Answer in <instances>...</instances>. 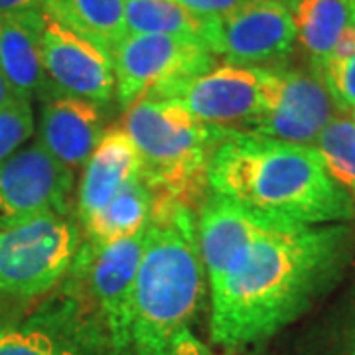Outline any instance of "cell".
Listing matches in <instances>:
<instances>
[{"label":"cell","instance_id":"cell-3","mask_svg":"<svg viewBox=\"0 0 355 355\" xmlns=\"http://www.w3.org/2000/svg\"><path fill=\"white\" fill-rule=\"evenodd\" d=\"M205 279L193 209L154 198L132 292L130 355H168L202 308Z\"/></svg>","mask_w":355,"mask_h":355},{"label":"cell","instance_id":"cell-23","mask_svg":"<svg viewBox=\"0 0 355 355\" xmlns=\"http://www.w3.org/2000/svg\"><path fill=\"white\" fill-rule=\"evenodd\" d=\"M34 111L32 101L16 97L0 109V162L12 156L26 140L34 135Z\"/></svg>","mask_w":355,"mask_h":355},{"label":"cell","instance_id":"cell-28","mask_svg":"<svg viewBox=\"0 0 355 355\" xmlns=\"http://www.w3.org/2000/svg\"><path fill=\"white\" fill-rule=\"evenodd\" d=\"M18 95L14 93V89L10 87V83L4 79V76L0 73V109L6 107L8 103H12Z\"/></svg>","mask_w":355,"mask_h":355},{"label":"cell","instance_id":"cell-18","mask_svg":"<svg viewBox=\"0 0 355 355\" xmlns=\"http://www.w3.org/2000/svg\"><path fill=\"white\" fill-rule=\"evenodd\" d=\"M128 34H166L196 40L214 55L219 51L221 18H202L174 0H125Z\"/></svg>","mask_w":355,"mask_h":355},{"label":"cell","instance_id":"cell-13","mask_svg":"<svg viewBox=\"0 0 355 355\" xmlns=\"http://www.w3.org/2000/svg\"><path fill=\"white\" fill-rule=\"evenodd\" d=\"M280 221L257 216L229 198L207 191L198 216V245L207 282L217 280L247 245L268 233Z\"/></svg>","mask_w":355,"mask_h":355},{"label":"cell","instance_id":"cell-14","mask_svg":"<svg viewBox=\"0 0 355 355\" xmlns=\"http://www.w3.org/2000/svg\"><path fill=\"white\" fill-rule=\"evenodd\" d=\"M103 132L101 107L69 95H51L42 105L38 144L67 170L83 168Z\"/></svg>","mask_w":355,"mask_h":355},{"label":"cell","instance_id":"cell-31","mask_svg":"<svg viewBox=\"0 0 355 355\" xmlns=\"http://www.w3.org/2000/svg\"><path fill=\"white\" fill-rule=\"evenodd\" d=\"M352 2H355V0H352Z\"/></svg>","mask_w":355,"mask_h":355},{"label":"cell","instance_id":"cell-20","mask_svg":"<svg viewBox=\"0 0 355 355\" xmlns=\"http://www.w3.org/2000/svg\"><path fill=\"white\" fill-rule=\"evenodd\" d=\"M154 193L142 176L130 182L81 227L89 247H105L144 229L153 219Z\"/></svg>","mask_w":355,"mask_h":355},{"label":"cell","instance_id":"cell-30","mask_svg":"<svg viewBox=\"0 0 355 355\" xmlns=\"http://www.w3.org/2000/svg\"><path fill=\"white\" fill-rule=\"evenodd\" d=\"M352 116H354V121H355V111H354V113H352Z\"/></svg>","mask_w":355,"mask_h":355},{"label":"cell","instance_id":"cell-12","mask_svg":"<svg viewBox=\"0 0 355 355\" xmlns=\"http://www.w3.org/2000/svg\"><path fill=\"white\" fill-rule=\"evenodd\" d=\"M42 60L55 93L85 99L99 107L113 101L116 85L111 55L58 24L46 12L42 30Z\"/></svg>","mask_w":355,"mask_h":355},{"label":"cell","instance_id":"cell-17","mask_svg":"<svg viewBox=\"0 0 355 355\" xmlns=\"http://www.w3.org/2000/svg\"><path fill=\"white\" fill-rule=\"evenodd\" d=\"M44 12L111 58L128 34L125 0H44Z\"/></svg>","mask_w":355,"mask_h":355},{"label":"cell","instance_id":"cell-5","mask_svg":"<svg viewBox=\"0 0 355 355\" xmlns=\"http://www.w3.org/2000/svg\"><path fill=\"white\" fill-rule=\"evenodd\" d=\"M148 229L105 247L81 243L67 272L93 312V340L111 355H130L132 292Z\"/></svg>","mask_w":355,"mask_h":355},{"label":"cell","instance_id":"cell-27","mask_svg":"<svg viewBox=\"0 0 355 355\" xmlns=\"http://www.w3.org/2000/svg\"><path fill=\"white\" fill-rule=\"evenodd\" d=\"M42 8H44V0H0V16L42 10Z\"/></svg>","mask_w":355,"mask_h":355},{"label":"cell","instance_id":"cell-9","mask_svg":"<svg viewBox=\"0 0 355 355\" xmlns=\"http://www.w3.org/2000/svg\"><path fill=\"white\" fill-rule=\"evenodd\" d=\"M265 67L219 65L158 89L146 99L176 101L205 125L245 132L263 105Z\"/></svg>","mask_w":355,"mask_h":355},{"label":"cell","instance_id":"cell-7","mask_svg":"<svg viewBox=\"0 0 355 355\" xmlns=\"http://www.w3.org/2000/svg\"><path fill=\"white\" fill-rule=\"evenodd\" d=\"M338 105L324 77L314 69L265 67L263 105L247 135L314 146L336 116Z\"/></svg>","mask_w":355,"mask_h":355},{"label":"cell","instance_id":"cell-2","mask_svg":"<svg viewBox=\"0 0 355 355\" xmlns=\"http://www.w3.org/2000/svg\"><path fill=\"white\" fill-rule=\"evenodd\" d=\"M211 193L257 216L294 225H330L355 219L352 196L331 178L314 146L233 130L207 170Z\"/></svg>","mask_w":355,"mask_h":355},{"label":"cell","instance_id":"cell-15","mask_svg":"<svg viewBox=\"0 0 355 355\" xmlns=\"http://www.w3.org/2000/svg\"><path fill=\"white\" fill-rule=\"evenodd\" d=\"M140 178V156L123 127L107 128L83 166L77 190V216L83 225L130 182Z\"/></svg>","mask_w":355,"mask_h":355},{"label":"cell","instance_id":"cell-29","mask_svg":"<svg viewBox=\"0 0 355 355\" xmlns=\"http://www.w3.org/2000/svg\"><path fill=\"white\" fill-rule=\"evenodd\" d=\"M342 355H355V320L352 324V328L347 331V338L343 343V354Z\"/></svg>","mask_w":355,"mask_h":355},{"label":"cell","instance_id":"cell-24","mask_svg":"<svg viewBox=\"0 0 355 355\" xmlns=\"http://www.w3.org/2000/svg\"><path fill=\"white\" fill-rule=\"evenodd\" d=\"M322 77L330 89L331 97L343 111H355V53L345 62L336 65H328Z\"/></svg>","mask_w":355,"mask_h":355},{"label":"cell","instance_id":"cell-6","mask_svg":"<svg viewBox=\"0 0 355 355\" xmlns=\"http://www.w3.org/2000/svg\"><path fill=\"white\" fill-rule=\"evenodd\" d=\"M79 247V227L55 211L0 229V294L12 298L46 294L69 272Z\"/></svg>","mask_w":355,"mask_h":355},{"label":"cell","instance_id":"cell-8","mask_svg":"<svg viewBox=\"0 0 355 355\" xmlns=\"http://www.w3.org/2000/svg\"><path fill=\"white\" fill-rule=\"evenodd\" d=\"M114 97L123 109L158 89L216 67V55L196 40L166 34H127L113 51Z\"/></svg>","mask_w":355,"mask_h":355},{"label":"cell","instance_id":"cell-19","mask_svg":"<svg viewBox=\"0 0 355 355\" xmlns=\"http://www.w3.org/2000/svg\"><path fill=\"white\" fill-rule=\"evenodd\" d=\"M291 8L296 42L304 48L312 69L322 76L343 28L352 20L355 2L352 0H286Z\"/></svg>","mask_w":355,"mask_h":355},{"label":"cell","instance_id":"cell-22","mask_svg":"<svg viewBox=\"0 0 355 355\" xmlns=\"http://www.w3.org/2000/svg\"><path fill=\"white\" fill-rule=\"evenodd\" d=\"M314 148L331 178L355 202V121L352 114H336L318 137Z\"/></svg>","mask_w":355,"mask_h":355},{"label":"cell","instance_id":"cell-26","mask_svg":"<svg viewBox=\"0 0 355 355\" xmlns=\"http://www.w3.org/2000/svg\"><path fill=\"white\" fill-rule=\"evenodd\" d=\"M168 355H216L202 340H198L190 330H184L174 338Z\"/></svg>","mask_w":355,"mask_h":355},{"label":"cell","instance_id":"cell-16","mask_svg":"<svg viewBox=\"0 0 355 355\" xmlns=\"http://www.w3.org/2000/svg\"><path fill=\"white\" fill-rule=\"evenodd\" d=\"M42 30L44 8L0 16V73L18 97L30 101L58 95L44 69Z\"/></svg>","mask_w":355,"mask_h":355},{"label":"cell","instance_id":"cell-10","mask_svg":"<svg viewBox=\"0 0 355 355\" xmlns=\"http://www.w3.org/2000/svg\"><path fill=\"white\" fill-rule=\"evenodd\" d=\"M73 172L60 164L38 142L0 162V229L42 214L69 211Z\"/></svg>","mask_w":355,"mask_h":355},{"label":"cell","instance_id":"cell-4","mask_svg":"<svg viewBox=\"0 0 355 355\" xmlns=\"http://www.w3.org/2000/svg\"><path fill=\"white\" fill-rule=\"evenodd\" d=\"M121 127L139 150L140 176L154 196L188 207L203 203L209 162L233 132L205 125L170 99L135 103Z\"/></svg>","mask_w":355,"mask_h":355},{"label":"cell","instance_id":"cell-1","mask_svg":"<svg viewBox=\"0 0 355 355\" xmlns=\"http://www.w3.org/2000/svg\"><path fill=\"white\" fill-rule=\"evenodd\" d=\"M352 231L282 223L257 237L211 286L209 336L229 352L261 345L300 316L342 270Z\"/></svg>","mask_w":355,"mask_h":355},{"label":"cell","instance_id":"cell-11","mask_svg":"<svg viewBox=\"0 0 355 355\" xmlns=\"http://www.w3.org/2000/svg\"><path fill=\"white\" fill-rule=\"evenodd\" d=\"M296 44V28L284 0H249L219 22V51L229 64L272 67Z\"/></svg>","mask_w":355,"mask_h":355},{"label":"cell","instance_id":"cell-25","mask_svg":"<svg viewBox=\"0 0 355 355\" xmlns=\"http://www.w3.org/2000/svg\"><path fill=\"white\" fill-rule=\"evenodd\" d=\"M188 12L202 18H223L249 0H174Z\"/></svg>","mask_w":355,"mask_h":355},{"label":"cell","instance_id":"cell-21","mask_svg":"<svg viewBox=\"0 0 355 355\" xmlns=\"http://www.w3.org/2000/svg\"><path fill=\"white\" fill-rule=\"evenodd\" d=\"M85 343L81 334L71 336L40 324L20 328L0 324V355H85Z\"/></svg>","mask_w":355,"mask_h":355}]
</instances>
